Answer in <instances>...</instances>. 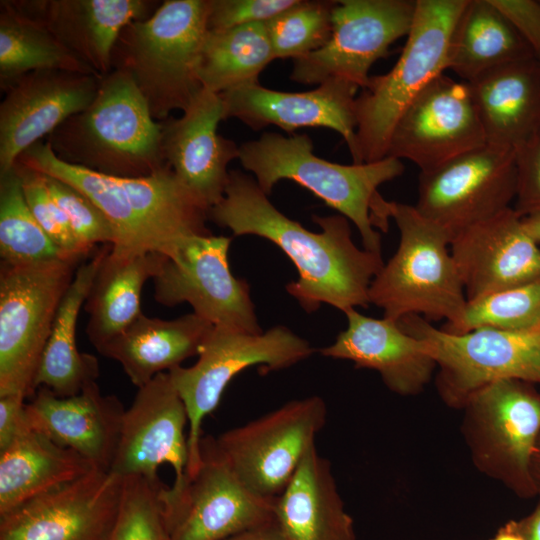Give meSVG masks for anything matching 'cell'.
I'll return each instance as SVG.
<instances>
[{
    "instance_id": "38",
    "label": "cell",
    "mask_w": 540,
    "mask_h": 540,
    "mask_svg": "<svg viewBox=\"0 0 540 540\" xmlns=\"http://www.w3.org/2000/svg\"><path fill=\"white\" fill-rule=\"evenodd\" d=\"M337 1L297 0L265 23L275 59L308 55L329 40Z\"/></svg>"
},
{
    "instance_id": "27",
    "label": "cell",
    "mask_w": 540,
    "mask_h": 540,
    "mask_svg": "<svg viewBox=\"0 0 540 540\" xmlns=\"http://www.w3.org/2000/svg\"><path fill=\"white\" fill-rule=\"evenodd\" d=\"M487 144L516 150L540 126V61L529 57L467 82Z\"/></svg>"
},
{
    "instance_id": "21",
    "label": "cell",
    "mask_w": 540,
    "mask_h": 540,
    "mask_svg": "<svg viewBox=\"0 0 540 540\" xmlns=\"http://www.w3.org/2000/svg\"><path fill=\"white\" fill-rule=\"evenodd\" d=\"M100 77L62 70L28 73L5 91L0 104V173L94 100Z\"/></svg>"
},
{
    "instance_id": "39",
    "label": "cell",
    "mask_w": 540,
    "mask_h": 540,
    "mask_svg": "<svg viewBox=\"0 0 540 540\" xmlns=\"http://www.w3.org/2000/svg\"><path fill=\"white\" fill-rule=\"evenodd\" d=\"M160 478L123 479L118 515L109 540H167Z\"/></svg>"
},
{
    "instance_id": "17",
    "label": "cell",
    "mask_w": 540,
    "mask_h": 540,
    "mask_svg": "<svg viewBox=\"0 0 540 540\" xmlns=\"http://www.w3.org/2000/svg\"><path fill=\"white\" fill-rule=\"evenodd\" d=\"M122 487L121 478L95 469L0 515V540H109Z\"/></svg>"
},
{
    "instance_id": "31",
    "label": "cell",
    "mask_w": 540,
    "mask_h": 540,
    "mask_svg": "<svg viewBox=\"0 0 540 540\" xmlns=\"http://www.w3.org/2000/svg\"><path fill=\"white\" fill-rule=\"evenodd\" d=\"M164 257L155 252L118 255L110 250L85 301L86 332L98 351L143 314L142 289L157 274Z\"/></svg>"
},
{
    "instance_id": "7",
    "label": "cell",
    "mask_w": 540,
    "mask_h": 540,
    "mask_svg": "<svg viewBox=\"0 0 540 540\" xmlns=\"http://www.w3.org/2000/svg\"><path fill=\"white\" fill-rule=\"evenodd\" d=\"M467 2L416 0L414 21L399 59L388 73L370 76L356 97V138L361 163L387 156L401 115L447 70L451 34Z\"/></svg>"
},
{
    "instance_id": "3",
    "label": "cell",
    "mask_w": 540,
    "mask_h": 540,
    "mask_svg": "<svg viewBox=\"0 0 540 540\" xmlns=\"http://www.w3.org/2000/svg\"><path fill=\"white\" fill-rule=\"evenodd\" d=\"M46 142L62 161L108 176L145 177L168 165L161 124L132 77L121 69L101 76L92 103Z\"/></svg>"
},
{
    "instance_id": "22",
    "label": "cell",
    "mask_w": 540,
    "mask_h": 540,
    "mask_svg": "<svg viewBox=\"0 0 540 540\" xmlns=\"http://www.w3.org/2000/svg\"><path fill=\"white\" fill-rule=\"evenodd\" d=\"M450 250L467 301L540 277V246L513 207L459 232Z\"/></svg>"
},
{
    "instance_id": "46",
    "label": "cell",
    "mask_w": 540,
    "mask_h": 540,
    "mask_svg": "<svg viewBox=\"0 0 540 540\" xmlns=\"http://www.w3.org/2000/svg\"><path fill=\"white\" fill-rule=\"evenodd\" d=\"M224 540H286V538L273 521L245 530Z\"/></svg>"
},
{
    "instance_id": "35",
    "label": "cell",
    "mask_w": 540,
    "mask_h": 540,
    "mask_svg": "<svg viewBox=\"0 0 540 540\" xmlns=\"http://www.w3.org/2000/svg\"><path fill=\"white\" fill-rule=\"evenodd\" d=\"M275 60L265 23L226 30H207L197 74L203 88L220 94L256 83L260 73Z\"/></svg>"
},
{
    "instance_id": "29",
    "label": "cell",
    "mask_w": 540,
    "mask_h": 540,
    "mask_svg": "<svg viewBox=\"0 0 540 540\" xmlns=\"http://www.w3.org/2000/svg\"><path fill=\"white\" fill-rule=\"evenodd\" d=\"M213 324L194 313L172 320L140 315L99 352L120 363L136 387L198 356Z\"/></svg>"
},
{
    "instance_id": "41",
    "label": "cell",
    "mask_w": 540,
    "mask_h": 540,
    "mask_svg": "<svg viewBox=\"0 0 540 540\" xmlns=\"http://www.w3.org/2000/svg\"><path fill=\"white\" fill-rule=\"evenodd\" d=\"M43 175L51 197L65 213L79 242L89 250L97 244L113 246L116 241L114 229L100 208L74 186Z\"/></svg>"
},
{
    "instance_id": "15",
    "label": "cell",
    "mask_w": 540,
    "mask_h": 540,
    "mask_svg": "<svg viewBox=\"0 0 540 540\" xmlns=\"http://www.w3.org/2000/svg\"><path fill=\"white\" fill-rule=\"evenodd\" d=\"M415 10L416 1L411 0L337 1L329 40L320 49L293 60L290 79L319 85L339 78L363 89L372 65L410 32Z\"/></svg>"
},
{
    "instance_id": "1",
    "label": "cell",
    "mask_w": 540,
    "mask_h": 540,
    "mask_svg": "<svg viewBox=\"0 0 540 540\" xmlns=\"http://www.w3.org/2000/svg\"><path fill=\"white\" fill-rule=\"evenodd\" d=\"M321 232H311L280 212L255 178L230 170L224 197L208 211V220L234 236L256 235L273 242L295 265L299 278L286 285L307 312L327 303L344 313L367 308L369 288L384 265L382 255L359 249L343 215L317 216Z\"/></svg>"
},
{
    "instance_id": "43",
    "label": "cell",
    "mask_w": 540,
    "mask_h": 540,
    "mask_svg": "<svg viewBox=\"0 0 540 540\" xmlns=\"http://www.w3.org/2000/svg\"><path fill=\"white\" fill-rule=\"evenodd\" d=\"M515 211L521 216L540 213V126L515 150Z\"/></svg>"
},
{
    "instance_id": "12",
    "label": "cell",
    "mask_w": 540,
    "mask_h": 540,
    "mask_svg": "<svg viewBox=\"0 0 540 540\" xmlns=\"http://www.w3.org/2000/svg\"><path fill=\"white\" fill-rule=\"evenodd\" d=\"M200 457L194 473L163 491L167 540H224L274 521L275 498L243 484L215 437L201 438Z\"/></svg>"
},
{
    "instance_id": "50",
    "label": "cell",
    "mask_w": 540,
    "mask_h": 540,
    "mask_svg": "<svg viewBox=\"0 0 540 540\" xmlns=\"http://www.w3.org/2000/svg\"><path fill=\"white\" fill-rule=\"evenodd\" d=\"M531 472L538 495L540 496V436L537 441L536 450L533 455Z\"/></svg>"
},
{
    "instance_id": "32",
    "label": "cell",
    "mask_w": 540,
    "mask_h": 540,
    "mask_svg": "<svg viewBox=\"0 0 540 540\" xmlns=\"http://www.w3.org/2000/svg\"><path fill=\"white\" fill-rule=\"evenodd\" d=\"M95 469L75 451L30 430L0 452V515Z\"/></svg>"
},
{
    "instance_id": "10",
    "label": "cell",
    "mask_w": 540,
    "mask_h": 540,
    "mask_svg": "<svg viewBox=\"0 0 540 540\" xmlns=\"http://www.w3.org/2000/svg\"><path fill=\"white\" fill-rule=\"evenodd\" d=\"M314 352L307 340L282 325L258 334L213 326L197 362L168 371L188 412L186 475L194 473L200 464L203 420L216 409L224 390L237 374L255 365L267 372L285 369Z\"/></svg>"
},
{
    "instance_id": "37",
    "label": "cell",
    "mask_w": 540,
    "mask_h": 540,
    "mask_svg": "<svg viewBox=\"0 0 540 540\" xmlns=\"http://www.w3.org/2000/svg\"><path fill=\"white\" fill-rule=\"evenodd\" d=\"M540 326V277L467 301L464 316L451 334L479 328L521 331Z\"/></svg>"
},
{
    "instance_id": "14",
    "label": "cell",
    "mask_w": 540,
    "mask_h": 540,
    "mask_svg": "<svg viewBox=\"0 0 540 540\" xmlns=\"http://www.w3.org/2000/svg\"><path fill=\"white\" fill-rule=\"evenodd\" d=\"M231 240L213 234L183 240L164 257L154 276V298L169 307L186 302L194 314L214 326L262 333L249 284L230 270Z\"/></svg>"
},
{
    "instance_id": "42",
    "label": "cell",
    "mask_w": 540,
    "mask_h": 540,
    "mask_svg": "<svg viewBox=\"0 0 540 540\" xmlns=\"http://www.w3.org/2000/svg\"><path fill=\"white\" fill-rule=\"evenodd\" d=\"M207 30L266 23L297 0H208Z\"/></svg>"
},
{
    "instance_id": "44",
    "label": "cell",
    "mask_w": 540,
    "mask_h": 540,
    "mask_svg": "<svg viewBox=\"0 0 540 540\" xmlns=\"http://www.w3.org/2000/svg\"><path fill=\"white\" fill-rule=\"evenodd\" d=\"M540 61V0H491Z\"/></svg>"
},
{
    "instance_id": "48",
    "label": "cell",
    "mask_w": 540,
    "mask_h": 540,
    "mask_svg": "<svg viewBox=\"0 0 540 540\" xmlns=\"http://www.w3.org/2000/svg\"><path fill=\"white\" fill-rule=\"evenodd\" d=\"M490 540H525L516 520H510L502 526Z\"/></svg>"
},
{
    "instance_id": "40",
    "label": "cell",
    "mask_w": 540,
    "mask_h": 540,
    "mask_svg": "<svg viewBox=\"0 0 540 540\" xmlns=\"http://www.w3.org/2000/svg\"><path fill=\"white\" fill-rule=\"evenodd\" d=\"M27 204L50 240L66 255L86 258L91 250L74 235L69 221L51 197L43 173L16 162Z\"/></svg>"
},
{
    "instance_id": "30",
    "label": "cell",
    "mask_w": 540,
    "mask_h": 540,
    "mask_svg": "<svg viewBox=\"0 0 540 540\" xmlns=\"http://www.w3.org/2000/svg\"><path fill=\"white\" fill-rule=\"evenodd\" d=\"M111 245H103L89 261L82 262L58 308L41 357L34 387H44L57 396L80 393L96 382L100 370L95 356L80 352L76 342L77 319L95 276Z\"/></svg>"
},
{
    "instance_id": "36",
    "label": "cell",
    "mask_w": 540,
    "mask_h": 540,
    "mask_svg": "<svg viewBox=\"0 0 540 540\" xmlns=\"http://www.w3.org/2000/svg\"><path fill=\"white\" fill-rule=\"evenodd\" d=\"M0 256L1 264L10 266L71 257L50 240L32 214L16 164L0 173Z\"/></svg>"
},
{
    "instance_id": "24",
    "label": "cell",
    "mask_w": 540,
    "mask_h": 540,
    "mask_svg": "<svg viewBox=\"0 0 540 540\" xmlns=\"http://www.w3.org/2000/svg\"><path fill=\"white\" fill-rule=\"evenodd\" d=\"M125 410L118 397L102 394L96 382L67 397L40 387L26 404L31 430L75 451L102 471L112 466Z\"/></svg>"
},
{
    "instance_id": "2",
    "label": "cell",
    "mask_w": 540,
    "mask_h": 540,
    "mask_svg": "<svg viewBox=\"0 0 540 540\" xmlns=\"http://www.w3.org/2000/svg\"><path fill=\"white\" fill-rule=\"evenodd\" d=\"M17 162L88 196L114 229V254L169 256L186 238L212 234L206 226L209 209L169 165L145 177L108 176L62 161L46 141L29 147Z\"/></svg>"
},
{
    "instance_id": "47",
    "label": "cell",
    "mask_w": 540,
    "mask_h": 540,
    "mask_svg": "<svg viewBox=\"0 0 540 540\" xmlns=\"http://www.w3.org/2000/svg\"><path fill=\"white\" fill-rule=\"evenodd\" d=\"M518 523L525 540H540V500L535 509Z\"/></svg>"
},
{
    "instance_id": "9",
    "label": "cell",
    "mask_w": 540,
    "mask_h": 540,
    "mask_svg": "<svg viewBox=\"0 0 540 540\" xmlns=\"http://www.w3.org/2000/svg\"><path fill=\"white\" fill-rule=\"evenodd\" d=\"M82 260L1 264L0 396L35 394L36 374L58 308Z\"/></svg>"
},
{
    "instance_id": "19",
    "label": "cell",
    "mask_w": 540,
    "mask_h": 540,
    "mask_svg": "<svg viewBox=\"0 0 540 540\" xmlns=\"http://www.w3.org/2000/svg\"><path fill=\"white\" fill-rule=\"evenodd\" d=\"M186 405L168 372L156 375L138 388L125 410L117 451L110 472L123 479H158V468H173L172 485L180 484L188 463Z\"/></svg>"
},
{
    "instance_id": "6",
    "label": "cell",
    "mask_w": 540,
    "mask_h": 540,
    "mask_svg": "<svg viewBox=\"0 0 540 540\" xmlns=\"http://www.w3.org/2000/svg\"><path fill=\"white\" fill-rule=\"evenodd\" d=\"M208 5V0H165L117 39L112 68L132 77L156 121L183 112L203 88L197 68Z\"/></svg>"
},
{
    "instance_id": "28",
    "label": "cell",
    "mask_w": 540,
    "mask_h": 540,
    "mask_svg": "<svg viewBox=\"0 0 540 540\" xmlns=\"http://www.w3.org/2000/svg\"><path fill=\"white\" fill-rule=\"evenodd\" d=\"M274 521L286 540H357L331 464L315 444L275 498Z\"/></svg>"
},
{
    "instance_id": "45",
    "label": "cell",
    "mask_w": 540,
    "mask_h": 540,
    "mask_svg": "<svg viewBox=\"0 0 540 540\" xmlns=\"http://www.w3.org/2000/svg\"><path fill=\"white\" fill-rule=\"evenodd\" d=\"M25 399L17 394L0 396V452L31 430L27 422Z\"/></svg>"
},
{
    "instance_id": "8",
    "label": "cell",
    "mask_w": 540,
    "mask_h": 540,
    "mask_svg": "<svg viewBox=\"0 0 540 540\" xmlns=\"http://www.w3.org/2000/svg\"><path fill=\"white\" fill-rule=\"evenodd\" d=\"M461 431L477 470L516 496L538 495L531 465L540 436V393L504 379L474 392L462 407Z\"/></svg>"
},
{
    "instance_id": "11",
    "label": "cell",
    "mask_w": 540,
    "mask_h": 540,
    "mask_svg": "<svg viewBox=\"0 0 540 540\" xmlns=\"http://www.w3.org/2000/svg\"><path fill=\"white\" fill-rule=\"evenodd\" d=\"M398 323L427 342L437 364V392L451 408L462 409L474 392L499 380L540 384V326L521 331L479 328L451 334L418 315L405 316Z\"/></svg>"
},
{
    "instance_id": "33",
    "label": "cell",
    "mask_w": 540,
    "mask_h": 540,
    "mask_svg": "<svg viewBox=\"0 0 540 540\" xmlns=\"http://www.w3.org/2000/svg\"><path fill=\"white\" fill-rule=\"evenodd\" d=\"M533 56L491 0H468L451 34L447 70L469 82L495 67Z\"/></svg>"
},
{
    "instance_id": "25",
    "label": "cell",
    "mask_w": 540,
    "mask_h": 540,
    "mask_svg": "<svg viewBox=\"0 0 540 540\" xmlns=\"http://www.w3.org/2000/svg\"><path fill=\"white\" fill-rule=\"evenodd\" d=\"M345 315L347 328L333 344L319 350L323 356L377 371L386 387L401 396L425 389L437 370L425 340L406 332L396 320L372 318L356 309Z\"/></svg>"
},
{
    "instance_id": "20",
    "label": "cell",
    "mask_w": 540,
    "mask_h": 540,
    "mask_svg": "<svg viewBox=\"0 0 540 540\" xmlns=\"http://www.w3.org/2000/svg\"><path fill=\"white\" fill-rule=\"evenodd\" d=\"M355 84L330 78L315 89L285 92L263 87L259 82L220 93L224 119L236 118L253 130L270 125L292 133L299 128L323 127L339 133L354 164H361L356 138Z\"/></svg>"
},
{
    "instance_id": "34",
    "label": "cell",
    "mask_w": 540,
    "mask_h": 540,
    "mask_svg": "<svg viewBox=\"0 0 540 540\" xmlns=\"http://www.w3.org/2000/svg\"><path fill=\"white\" fill-rule=\"evenodd\" d=\"M0 3L2 91L5 92L24 75L39 70H62L99 76L42 24L19 12L9 0Z\"/></svg>"
},
{
    "instance_id": "5",
    "label": "cell",
    "mask_w": 540,
    "mask_h": 540,
    "mask_svg": "<svg viewBox=\"0 0 540 540\" xmlns=\"http://www.w3.org/2000/svg\"><path fill=\"white\" fill-rule=\"evenodd\" d=\"M385 214L394 220L400 239L370 285V303L383 310V317L396 321L409 315L429 322L444 319L440 329L451 332L462 321L467 304L451 237L414 205L386 200Z\"/></svg>"
},
{
    "instance_id": "13",
    "label": "cell",
    "mask_w": 540,
    "mask_h": 540,
    "mask_svg": "<svg viewBox=\"0 0 540 540\" xmlns=\"http://www.w3.org/2000/svg\"><path fill=\"white\" fill-rule=\"evenodd\" d=\"M323 398L291 400L244 425L220 434L216 444L251 491L276 498L285 489L316 435L325 426Z\"/></svg>"
},
{
    "instance_id": "26",
    "label": "cell",
    "mask_w": 540,
    "mask_h": 540,
    "mask_svg": "<svg viewBox=\"0 0 540 540\" xmlns=\"http://www.w3.org/2000/svg\"><path fill=\"white\" fill-rule=\"evenodd\" d=\"M14 8L47 28L94 72H111L112 53L121 31L148 18L154 1L9 0Z\"/></svg>"
},
{
    "instance_id": "16",
    "label": "cell",
    "mask_w": 540,
    "mask_h": 540,
    "mask_svg": "<svg viewBox=\"0 0 540 540\" xmlns=\"http://www.w3.org/2000/svg\"><path fill=\"white\" fill-rule=\"evenodd\" d=\"M515 150L484 144L420 172L416 209L452 238L511 207Z\"/></svg>"
},
{
    "instance_id": "4",
    "label": "cell",
    "mask_w": 540,
    "mask_h": 540,
    "mask_svg": "<svg viewBox=\"0 0 540 540\" xmlns=\"http://www.w3.org/2000/svg\"><path fill=\"white\" fill-rule=\"evenodd\" d=\"M239 160L266 195L279 181H294L351 221L364 249L381 254V237L373 221L383 199L378 187L404 172L402 160L387 156L371 163H334L313 153L308 135L285 137L275 132L242 143Z\"/></svg>"
},
{
    "instance_id": "23",
    "label": "cell",
    "mask_w": 540,
    "mask_h": 540,
    "mask_svg": "<svg viewBox=\"0 0 540 540\" xmlns=\"http://www.w3.org/2000/svg\"><path fill=\"white\" fill-rule=\"evenodd\" d=\"M221 120L220 95L202 88L180 118L160 122L165 161L208 209L224 197L228 164L240 155V146L218 134Z\"/></svg>"
},
{
    "instance_id": "49",
    "label": "cell",
    "mask_w": 540,
    "mask_h": 540,
    "mask_svg": "<svg viewBox=\"0 0 540 540\" xmlns=\"http://www.w3.org/2000/svg\"><path fill=\"white\" fill-rule=\"evenodd\" d=\"M522 223L530 237L540 244V213L522 217Z\"/></svg>"
},
{
    "instance_id": "18",
    "label": "cell",
    "mask_w": 540,
    "mask_h": 540,
    "mask_svg": "<svg viewBox=\"0 0 540 540\" xmlns=\"http://www.w3.org/2000/svg\"><path fill=\"white\" fill-rule=\"evenodd\" d=\"M484 144V131L467 82L443 73L401 115L387 156L407 159L424 172Z\"/></svg>"
}]
</instances>
